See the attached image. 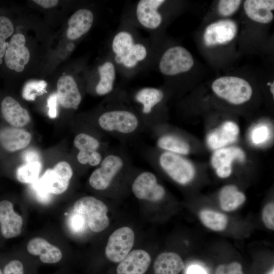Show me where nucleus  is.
Here are the masks:
<instances>
[{
  "instance_id": "40",
  "label": "nucleus",
  "mask_w": 274,
  "mask_h": 274,
  "mask_svg": "<svg viewBox=\"0 0 274 274\" xmlns=\"http://www.w3.org/2000/svg\"><path fill=\"white\" fill-rule=\"evenodd\" d=\"M57 97L56 93H53L47 99V106L49 108L48 115L50 118L54 119L57 115Z\"/></svg>"
},
{
  "instance_id": "38",
  "label": "nucleus",
  "mask_w": 274,
  "mask_h": 274,
  "mask_svg": "<svg viewBox=\"0 0 274 274\" xmlns=\"http://www.w3.org/2000/svg\"><path fill=\"white\" fill-rule=\"evenodd\" d=\"M269 134L268 128L264 125L255 128L252 133V140L255 144H259L265 142Z\"/></svg>"
},
{
  "instance_id": "7",
  "label": "nucleus",
  "mask_w": 274,
  "mask_h": 274,
  "mask_svg": "<svg viewBox=\"0 0 274 274\" xmlns=\"http://www.w3.org/2000/svg\"><path fill=\"white\" fill-rule=\"evenodd\" d=\"M159 163L165 173L180 184L186 185L194 178L193 165L180 155L165 151L160 155Z\"/></svg>"
},
{
  "instance_id": "18",
  "label": "nucleus",
  "mask_w": 274,
  "mask_h": 274,
  "mask_svg": "<svg viewBox=\"0 0 274 274\" xmlns=\"http://www.w3.org/2000/svg\"><path fill=\"white\" fill-rule=\"evenodd\" d=\"M94 19V13L90 9L83 8L77 10L67 21V39L71 41L80 39L91 28Z\"/></svg>"
},
{
  "instance_id": "25",
  "label": "nucleus",
  "mask_w": 274,
  "mask_h": 274,
  "mask_svg": "<svg viewBox=\"0 0 274 274\" xmlns=\"http://www.w3.org/2000/svg\"><path fill=\"white\" fill-rule=\"evenodd\" d=\"M244 7L248 17L255 22L265 24L273 18V0H247L244 2Z\"/></svg>"
},
{
  "instance_id": "28",
  "label": "nucleus",
  "mask_w": 274,
  "mask_h": 274,
  "mask_svg": "<svg viewBox=\"0 0 274 274\" xmlns=\"http://www.w3.org/2000/svg\"><path fill=\"white\" fill-rule=\"evenodd\" d=\"M157 145L166 152L178 155H186L190 151L189 144L180 138L174 135H165L160 137Z\"/></svg>"
},
{
  "instance_id": "32",
  "label": "nucleus",
  "mask_w": 274,
  "mask_h": 274,
  "mask_svg": "<svg viewBox=\"0 0 274 274\" xmlns=\"http://www.w3.org/2000/svg\"><path fill=\"white\" fill-rule=\"evenodd\" d=\"M47 83L44 81H31L25 84L22 90V96L27 100H33L37 95L45 91Z\"/></svg>"
},
{
  "instance_id": "1",
  "label": "nucleus",
  "mask_w": 274,
  "mask_h": 274,
  "mask_svg": "<svg viewBox=\"0 0 274 274\" xmlns=\"http://www.w3.org/2000/svg\"><path fill=\"white\" fill-rule=\"evenodd\" d=\"M153 49L150 39L143 38L134 26L122 21L110 40L108 54L117 72L129 78L150 67Z\"/></svg>"
},
{
  "instance_id": "9",
  "label": "nucleus",
  "mask_w": 274,
  "mask_h": 274,
  "mask_svg": "<svg viewBox=\"0 0 274 274\" xmlns=\"http://www.w3.org/2000/svg\"><path fill=\"white\" fill-rule=\"evenodd\" d=\"M134 234L127 226L119 228L109 237L105 249L108 260L114 263L120 262L130 252L133 246Z\"/></svg>"
},
{
  "instance_id": "13",
  "label": "nucleus",
  "mask_w": 274,
  "mask_h": 274,
  "mask_svg": "<svg viewBox=\"0 0 274 274\" xmlns=\"http://www.w3.org/2000/svg\"><path fill=\"white\" fill-rule=\"evenodd\" d=\"M237 30L236 24L231 20H222L212 23L204 31V43L208 47L226 44L234 38Z\"/></svg>"
},
{
  "instance_id": "10",
  "label": "nucleus",
  "mask_w": 274,
  "mask_h": 274,
  "mask_svg": "<svg viewBox=\"0 0 274 274\" xmlns=\"http://www.w3.org/2000/svg\"><path fill=\"white\" fill-rule=\"evenodd\" d=\"M131 190L138 199L152 202L161 200L165 195V190L158 184L156 176L148 171L141 173L135 178Z\"/></svg>"
},
{
  "instance_id": "11",
  "label": "nucleus",
  "mask_w": 274,
  "mask_h": 274,
  "mask_svg": "<svg viewBox=\"0 0 274 274\" xmlns=\"http://www.w3.org/2000/svg\"><path fill=\"white\" fill-rule=\"evenodd\" d=\"M25 43L23 34L17 33L12 36L4 55L5 64L10 70L21 72L29 62L30 55Z\"/></svg>"
},
{
  "instance_id": "24",
  "label": "nucleus",
  "mask_w": 274,
  "mask_h": 274,
  "mask_svg": "<svg viewBox=\"0 0 274 274\" xmlns=\"http://www.w3.org/2000/svg\"><path fill=\"white\" fill-rule=\"evenodd\" d=\"M27 251L31 255L39 256L41 261L45 263L58 262L62 258L60 250L42 237H35L27 245Z\"/></svg>"
},
{
  "instance_id": "30",
  "label": "nucleus",
  "mask_w": 274,
  "mask_h": 274,
  "mask_svg": "<svg viewBox=\"0 0 274 274\" xmlns=\"http://www.w3.org/2000/svg\"><path fill=\"white\" fill-rule=\"evenodd\" d=\"M42 168L41 161L24 162L17 169L16 178L21 183L31 184L39 179Z\"/></svg>"
},
{
  "instance_id": "33",
  "label": "nucleus",
  "mask_w": 274,
  "mask_h": 274,
  "mask_svg": "<svg viewBox=\"0 0 274 274\" xmlns=\"http://www.w3.org/2000/svg\"><path fill=\"white\" fill-rule=\"evenodd\" d=\"M69 228L75 233H83L86 229L87 225L86 218L85 216L74 211L68 220Z\"/></svg>"
},
{
  "instance_id": "12",
  "label": "nucleus",
  "mask_w": 274,
  "mask_h": 274,
  "mask_svg": "<svg viewBox=\"0 0 274 274\" xmlns=\"http://www.w3.org/2000/svg\"><path fill=\"white\" fill-rule=\"evenodd\" d=\"M74 145L78 150L77 158L80 163L91 166L100 163L104 157L99 151L100 144L97 139L85 133H80L75 137Z\"/></svg>"
},
{
  "instance_id": "42",
  "label": "nucleus",
  "mask_w": 274,
  "mask_h": 274,
  "mask_svg": "<svg viewBox=\"0 0 274 274\" xmlns=\"http://www.w3.org/2000/svg\"><path fill=\"white\" fill-rule=\"evenodd\" d=\"M33 2L41 7L46 9L55 7L59 2L57 0H35Z\"/></svg>"
},
{
  "instance_id": "23",
  "label": "nucleus",
  "mask_w": 274,
  "mask_h": 274,
  "mask_svg": "<svg viewBox=\"0 0 274 274\" xmlns=\"http://www.w3.org/2000/svg\"><path fill=\"white\" fill-rule=\"evenodd\" d=\"M239 133L236 124L227 121L211 132L207 136V142L210 148L217 150L234 142Z\"/></svg>"
},
{
  "instance_id": "26",
  "label": "nucleus",
  "mask_w": 274,
  "mask_h": 274,
  "mask_svg": "<svg viewBox=\"0 0 274 274\" xmlns=\"http://www.w3.org/2000/svg\"><path fill=\"white\" fill-rule=\"evenodd\" d=\"M184 267L180 256L172 252H163L158 255L153 265L154 274H179Z\"/></svg>"
},
{
  "instance_id": "17",
  "label": "nucleus",
  "mask_w": 274,
  "mask_h": 274,
  "mask_svg": "<svg viewBox=\"0 0 274 274\" xmlns=\"http://www.w3.org/2000/svg\"><path fill=\"white\" fill-rule=\"evenodd\" d=\"M0 224L2 234L6 238L17 236L21 232L23 219L14 211L13 203L9 200L0 201Z\"/></svg>"
},
{
  "instance_id": "46",
  "label": "nucleus",
  "mask_w": 274,
  "mask_h": 274,
  "mask_svg": "<svg viewBox=\"0 0 274 274\" xmlns=\"http://www.w3.org/2000/svg\"><path fill=\"white\" fill-rule=\"evenodd\" d=\"M0 274H3V273L2 272V270H1V269H0Z\"/></svg>"
},
{
  "instance_id": "2",
  "label": "nucleus",
  "mask_w": 274,
  "mask_h": 274,
  "mask_svg": "<svg viewBox=\"0 0 274 274\" xmlns=\"http://www.w3.org/2000/svg\"><path fill=\"white\" fill-rule=\"evenodd\" d=\"M126 99L121 102L111 98L106 109L99 115V127L108 132L129 134L135 132L140 124L137 112Z\"/></svg>"
},
{
  "instance_id": "3",
  "label": "nucleus",
  "mask_w": 274,
  "mask_h": 274,
  "mask_svg": "<svg viewBox=\"0 0 274 274\" xmlns=\"http://www.w3.org/2000/svg\"><path fill=\"white\" fill-rule=\"evenodd\" d=\"M213 92L230 104L240 105L248 101L252 95V88L245 79L234 76H224L212 83Z\"/></svg>"
},
{
  "instance_id": "15",
  "label": "nucleus",
  "mask_w": 274,
  "mask_h": 274,
  "mask_svg": "<svg viewBox=\"0 0 274 274\" xmlns=\"http://www.w3.org/2000/svg\"><path fill=\"white\" fill-rule=\"evenodd\" d=\"M96 72L95 93L99 96L109 95L115 90L117 70L108 54L98 62Z\"/></svg>"
},
{
  "instance_id": "19",
  "label": "nucleus",
  "mask_w": 274,
  "mask_h": 274,
  "mask_svg": "<svg viewBox=\"0 0 274 274\" xmlns=\"http://www.w3.org/2000/svg\"><path fill=\"white\" fill-rule=\"evenodd\" d=\"M151 262V256L147 252L134 250L119 262L116 269L117 274H144Z\"/></svg>"
},
{
  "instance_id": "8",
  "label": "nucleus",
  "mask_w": 274,
  "mask_h": 274,
  "mask_svg": "<svg viewBox=\"0 0 274 274\" xmlns=\"http://www.w3.org/2000/svg\"><path fill=\"white\" fill-rule=\"evenodd\" d=\"M73 175L70 164L62 161L47 169L39 180L45 189L51 194H60L68 188Z\"/></svg>"
},
{
  "instance_id": "29",
  "label": "nucleus",
  "mask_w": 274,
  "mask_h": 274,
  "mask_svg": "<svg viewBox=\"0 0 274 274\" xmlns=\"http://www.w3.org/2000/svg\"><path fill=\"white\" fill-rule=\"evenodd\" d=\"M199 217L205 226L216 231L224 230L228 224V218L226 215L210 209L200 211Z\"/></svg>"
},
{
  "instance_id": "36",
  "label": "nucleus",
  "mask_w": 274,
  "mask_h": 274,
  "mask_svg": "<svg viewBox=\"0 0 274 274\" xmlns=\"http://www.w3.org/2000/svg\"><path fill=\"white\" fill-rule=\"evenodd\" d=\"M215 274H244L243 266L238 262L227 264H220L216 268Z\"/></svg>"
},
{
  "instance_id": "21",
  "label": "nucleus",
  "mask_w": 274,
  "mask_h": 274,
  "mask_svg": "<svg viewBox=\"0 0 274 274\" xmlns=\"http://www.w3.org/2000/svg\"><path fill=\"white\" fill-rule=\"evenodd\" d=\"M31 140L27 131L12 126L0 129V145L6 151L14 152L26 147Z\"/></svg>"
},
{
  "instance_id": "43",
  "label": "nucleus",
  "mask_w": 274,
  "mask_h": 274,
  "mask_svg": "<svg viewBox=\"0 0 274 274\" xmlns=\"http://www.w3.org/2000/svg\"><path fill=\"white\" fill-rule=\"evenodd\" d=\"M186 274H207L203 268L198 265H192L189 267Z\"/></svg>"
},
{
  "instance_id": "39",
  "label": "nucleus",
  "mask_w": 274,
  "mask_h": 274,
  "mask_svg": "<svg viewBox=\"0 0 274 274\" xmlns=\"http://www.w3.org/2000/svg\"><path fill=\"white\" fill-rule=\"evenodd\" d=\"M3 274H24L22 263L18 260H13L4 267Z\"/></svg>"
},
{
  "instance_id": "6",
  "label": "nucleus",
  "mask_w": 274,
  "mask_h": 274,
  "mask_svg": "<svg viewBox=\"0 0 274 274\" xmlns=\"http://www.w3.org/2000/svg\"><path fill=\"white\" fill-rule=\"evenodd\" d=\"M99 167L89 178L90 185L94 189L104 190L108 188L113 181L125 166L123 158L117 154H109L104 157Z\"/></svg>"
},
{
  "instance_id": "35",
  "label": "nucleus",
  "mask_w": 274,
  "mask_h": 274,
  "mask_svg": "<svg viewBox=\"0 0 274 274\" xmlns=\"http://www.w3.org/2000/svg\"><path fill=\"white\" fill-rule=\"evenodd\" d=\"M30 184V188L38 201L44 204H47L51 201L52 194L45 189L39 178L36 181Z\"/></svg>"
},
{
  "instance_id": "37",
  "label": "nucleus",
  "mask_w": 274,
  "mask_h": 274,
  "mask_svg": "<svg viewBox=\"0 0 274 274\" xmlns=\"http://www.w3.org/2000/svg\"><path fill=\"white\" fill-rule=\"evenodd\" d=\"M262 220L267 228L274 230V203H267L264 207L262 213Z\"/></svg>"
},
{
  "instance_id": "31",
  "label": "nucleus",
  "mask_w": 274,
  "mask_h": 274,
  "mask_svg": "<svg viewBox=\"0 0 274 274\" xmlns=\"http://www.w3.org/2000/svg\"><path fill=\"white\" fill-rule=\"evenodd\" d=\"M14 27L11 20L7 17L0 16V59L4 56L7 48L6 40L14 33Z\"/></svg>"
},
{
  "instance_id": "22",
  "label": "nucleus",
  "mask_w": 274,
  "mask_h": 274,
  "mask_svg": "<svg viewBox=\"0 0 274 274\" xmlns=\"http://www.w3.org/2000/svg\"><path fill=\"white\" fill-rule=\"evenodd\" d=\"M163 91L158 88L145 87L135 91L133 96L134 102L139 106L141 113L150 116L164 98Z\"/></svg>"
},
{
  "instance_id": "5",
  "label": "nucleus",
  "mask_w": 274,
  "mask_h": 274,
  "mask_svg": "<svg viewBox=\"0 0 274 274\" xmlns=\"http://www.w3.org/2000/svg\"><path fill=\"white\" fill-rule=\"evenodd\" d=\"M194 64L191 54L181 46L170 47L160 56L158 67L165 76L173 77L189 71Z\"/></svg>"
},
{
  "instance_id": "20",
  "label": "nucleus",
  "mask_w": 274,
  "mask_h": 274,
  "mask_svg": "<svg viewBox=\"0 0 274 274\" xmlns=\"http://www.w3.org/2000/svg\"><path fill=\"white\" fill-rule=\"evenodd\" d=\"M0 109L3 118L11 126L20 128L30 120L27 110L12 96H7L3 99Z\"/></svg>"
},
{
  "instance_id": "27",
  "label": "nucleus",
  "mask_w": 274,
  "mask_h": 274,
  "mask_svg": "<svg viewBox=\"0 0 274 274\" xmlns=\"http://www.w3.org/2000/svg\"><path fill=\"white\" fill-rule=\"evenodd\" d=\"M219 199L221 209L225 212H231L244 203L246 196L236 186L228 185L221 189Z\"/></svg>"
},
{
  "instance_id": "4",
  "label": "nucleus",
  "mask_w": 274,
  "mask_h": 274,
  "mask_svg": "<svg viewBox=\"0 0 274 274\" xmlns=\"http://www.w3.org/2000/svg\"><path fill=\"white\" fill-rule=\"evenodd\" d=\"M74 211L85 216L87 225L91 231L99 232L109 225L108 208L101 200L93 196H84L74 203Z\"/></svg>"
},
{
  "instance_id": "16",
  "label": "nucleus",
  "mask_w": 274,
  "mask_h": 274,
  "mask_svg": "<svg viewBox=\"0 0 274 274\" xmlns=\"http://www.w3.org/2000/svg\"><path fill=\"white\" fill-rule=\"evenodd\" d=\"M243 150L236 147H224L216 150L211 158V163L217 175L221 178L229 177L232 172L231 164L236 159L242 161L245 159Z\"/></svg>"
},
{
  "instance_id": "41",
  "label": "nucleus",
  "mask_w": 274,
  "mask_h": 274,
  "mask_svg": "<svg viewBox=\"0 0 274 274\" xmlns=\"http://www.w3.org/2000/svg\"><path fill=\"white\" fill-rule=\"evenodd\" d=\"M22 158L24 162L41 161L39 153L34 149L25 150L22 155Z\"/></svg>"
},
{
  "instance_id": "34",
  "label": "nucleus",
  "mask_w": 274,
  "mask_h": 274,
  "mask_svg": "<svg viewBox=\"0 0 274 274\" xmlns=\"http://www.w3.org/2000/svg\"><path fill=\"white\" fill-rule=\"evenodd\" d=\"M242 1L221 0L219 1L218 10L219 14L225 17L231 16L239 8Z\"/></svg>"
},
{
  "instance_id": "14",
  "label": "nucleus",
  "mask_w": 274,
  "mask_h": 274,
  "mask_svg": "<svg viewBox=\"0 0 274 274\" xmlns=\"http://www.w3.org/2000/svg\"><path fill=\"white\" fill-rule=\"evenodd\" d=\"M56 94L59 104L68 109L77 110L82 99L76 79L70 75H64L58 79Z\"/></svg>"
},
{
  "instance_id": "44",
  "label": "nucleus",
  "mask_w": 274,
  "mask_h": 274,
  "mask_svg": "<svg viewBox=\"0 0 274 274\" xmlns=\"http://www.w3.org/2000/svg\"><path fill=\"white\" fill-rule=\"evenodd\" d=\"M273 82H272L271 84H270V91H271V93L272 94V95H273L274 94V90H273V89H274V86H273Z\"/></svg>"
},
{
  "instance_id": "45",
  "label": "nucleus",
  "mask_w": 274,
  "mask_h": 274,
  "mask_svg": "<svg viewBox=\"0 0 274 274\" xmlns=\"http://www.w3.org/2000/svg\"><path fill=\"white\" fill-rule=\"evenodd\" d=\"M267 274H274V270L273 268L271 269L270 271L268 272Z\"/></svg>"
}]
</instances>
